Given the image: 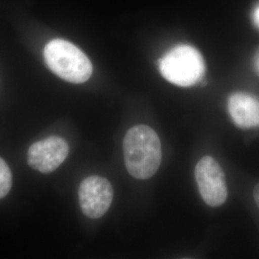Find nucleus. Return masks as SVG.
I'll return each mask as SVG.
<instances>
[{"mask_svg": "<svg viewBox=\"0 0 259 259\" xmlns=\"http://www.w3.org/2000/svg\"><path fill=\"white\" fill-rule=\"evenodd\" d=\"M125 165L130 175L147 180L157 173L161 162V143L157 133L147 125H137L123 141Z\"/></svg>", "mask_w": 259, "mask_h": 259, "instance_id": "obj_1", "label": "nucleus"}, {"mask_svg": "<svg viewBox=\"0 0 259 259\" xmlns=\"http://www.w3.org/2000/svg\"><path fill=\"white\" fill-rule=\"evenodd\" d=\"M79 203L85 216L98 219L107 212L113 199L111 183L99 176L85 178L79 187Z\"/></svg>", "mask_w": 259, "mask_h": 259, "instance_id": "obj_5", "label": "nucleus"}, {"mask_svg": "<svg viewBox=\"0 0 259 259\" xmlns=\"http://www.w3.org/2000/svg\"><path fill=\"white\" fill-rule=\"evenodd\" d=\"M13 184V178L9 166L0 157V199L9 193Z\"/></svg>", "mask_w": 259, "mask_h": 259, "instance_id": "obj_8", "label": "nucleus"}, {"mask_svg": "<svg viewBox=\"0 0 259 259\" xmlns=\"http://www.w3.org/2000/svg\"><path fill=\"white\" fill-rule=\"evenodd\" d=\"M254 68H255L256 72L259 74V51L256 53L255 57H254Z\"/></svg>", "mask_w": 259, "mask_h": 259, "instance_id": "obj_11", "label": "nucleus"}, {"mask_svg": "<svg viewBox=\"0 0 259 259\" xmlns=\"http://www.w3.org/2000/svg\"><path fill=\"white\" fill-rule=\"evenodd\" d=\"M252 20H253V23L256 27L259 29V5H257L254 10H253V13H252Z\"/></svg>", "mask_w": 259, "mask_h": 259, "instance_id": "obj_9", "label": "nucleus"}, {"mask_svg": "<svg viewBox=\"0 0 259 259\" xmlns=\"http://www.w3.org/2000/svg\"><path fill=\"white\" fill-rule=\"evenodd\" d=\"M158 67L165 80L183 88L199 83L205 70L203 56L188 45H179L170 49L159 60Z\"/></svg>", "mask_w": 259, "mask_h": 259, "instance_id": "obj_3", "label": "nucleus"}, {"mask_svg": "<svg viewBox=\"0 0 259 259\" xmlns=\"http://www.w3.org/2000/svg\"><path fill=\"white\" fill-rule=\"evenodd\" d=\"M45 60L48 67L66 82L83 83L93 74V65L83 51L73 44L57 38L45 48Z\"/></svg>", "mask_w": 259, "mask_h": 259, "instance_id": "obj_2", "label": "nucleus"}, {"mask_svg": "<svg viewBox=\"0 0 259 259\" xmlns=\"http://www.w3.org/2000/svg\"><path fill=\"white\" fill-rule=\"evenodd\" d=\"M195 178L205 204L217 207L226 202L228 188L225 173L215 158L210 156L201 158L195 167Z\"/></svg>", "mask_w": 259, "mask_h": 259, "instance_id": "obj_4", "label": "nucleus"}, {"mask_svg": "<svg viewBox=\"0 0 259 259\" xmlns=\"http://www.w3.org/2000/svg\"><path fill=\"white\" fill-rule=\"evenodd\" d=\"M68 153V144L65 139L56 136L49 137L30 146L28 164L42 174H49L65 161Z\"/></svg>", "mask_w": 259, "mask_h": 259, "instance_id": "obj_6", "label": "nucleus"}, {"mask_svg": "<svg viewBox=\"0 0 259 259\" xmlns=\"http://www.w3.org/2000/svg\"><path fill=\"white\" fill-rule=\"evenodd\" d=\"M253 199H254L255 204H257V206L259 207V184L256 185L253 189Z\"/></svg>", "mask_w": 259, "mask_h": 259, "instance_id": "obj_10", "label": "nucleus"}, {"mask_svg": "<svg viewBox=\"0 0 259 259\" xmlns=\"http://www.w3.org/2000/svg\"><path fill=\"white\" fill-rule=\"evenodd\" d=\"M228 110L232 122L241 129L259 127V98L250 93H234L229 97Z\"/></svg>", "mask_w": 259, "mask_h": 259, "instance_id": "obj_7", "label": "nucleus"}]
</instances>
